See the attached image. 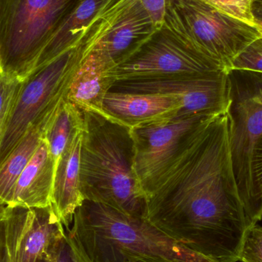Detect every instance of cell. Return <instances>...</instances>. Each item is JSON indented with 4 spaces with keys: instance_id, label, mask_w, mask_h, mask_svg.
Listing matches in <instances>:
<instances>
[{
    "instance_id": "cell-7",
    "label": "cell",
    "mask_w": 262,
    "mask_h": 262,
    "mask_svg": "<svg viewBox=\"0 0 262 262\" xmlns=\"http://www.w3.org/2000/svg\"><path fill=\"white\" fill-rule=\"evenodd\" d=\"M215 116L177 115L130 129L134 170L146 198L157 189Z\"/></svg>"
},
{
    "instance_id": "cell-12",
    "label": "cell",
    "mask_w": 262,
    "mask_h": 262,
    "mask_svg": "<svg viewBox=\"0 0 262 262\" xmlns=\"http://www.w3.org/2000/svg\"><path fill=\"white\" fill-rule=\"evenodd\" d=\"M55 172L53 158L42 137L38 149L17 180L5 208L33 209L50 206Z\"/></svg>"
},
{
    "instance_id": "cell-19",
    "label": "cell",
    "mask_w": 262,
    "mask_h": 262,
    "mask_svg": "<svg viewBox=\"0 0 262 262\" xmlns=\"http://www.w3.org/2000/svg\"><path fill=\"white\" fill-rule=\"evenodd\" d=\"M6 228V262H18V250L23 236L30 224L32 209L4 208L0 210Z\"/></svg>"
},
{
    "instance_id": "cell-14",
    "label": "cell",
    "mask_w": 262,
    "mask_h": 262,
    "mask_svg": "<svg viewBox=\"0 0 262 262\" xmlns=\"http://www.w3.org/2000/svg\"><path fill=\"white\" fill-rule=\"evenodd\" d=\"M114 66L97 54L82 55L72 77L66 100L82 112L102 115L103 101L115 80L110 72Z\"/></svg>"
},
{
    "instance_id": "cell-30",
    "label": "cell",
    "mask_w": 262,
    "mask_h": 262,
    "mask_svg": "<svg viewBox=\"0 0 262 262\" xmlns=\"http://www.w3.org/2000/svg\"><path fill=\"white\" fill-rule=\"evenodd\" d=\"M255 26L258 27V29H259L260 32H261L262 35V21H258V20H255Z\"/></svg>"
},
{
    "instance_id": "cell-4",
    "label": "cell",
    "mask_w": 262,
    "mask_h": 262,
    "mask_svg": "<svg viewBox=\"0 0 262 262\" xmlns=\"http://www.w3.org/2000/svg\"><path fill=\"white\" fill-rule=\"evenodd\" d=\"M79 0H0V52L3 72L21 81L35 69Z\"/></svg>"
},
{
    "instance_id": "cell-26",
    "label": "cell",
    "mask_w": 262,
    "mask_h": 262,
    "mask_svg": "<svg viewBox=\"0 0 262 262\" xmlns=\"http://www.w3.org/2000/svg\"><path fill=\"white\" fill-rule=\"evenodd\" d=\"M44 259L48 262H75L68 244L66 235L52 246Z\"/></svg>"
},
{
    "instance_id": "cell-2",
    "label": "cell",
    "mask_w": 262,
    "mask_h": 262,
    "mask_svg": "<svg viewBox=\"0 0 262 262\" xmlns=\"http://www.w3.org/2000/svg\"><path fill=\"white\" fill-rule=\"evenodd\" d=\"M66 231L76 262H114L124 253L180 262H217L166 236L145 219L84 200Z\"/></svg>"
},
{
    "instance_id": "cell-20",
    "label": "cell",
    "mask_w": 262,
    "mask_h": 262,
    "mask_svg": "<svg viewBox=\"0 0 262 262\" xmlns=\"http://www.w3.org/2000/svg\"><path fill=\"white\" fill-rule=\"evenodd\" d=\"M251 182L250 203L247 212L250 227L258 224L262 219V136L252 152Z\"/></svg>"
},
{
    "instance_id": "cell-33",
    "label": "cell",
    "mask_w": 262,
    "mask_h": 262,
    "mask_svg": "<svg viewBox=\"0 0 262 262\" xmlns=\"http://www.w3.org/2000/svg\"><path fill=\"white\" fill-rule=\"evenodd\" d=\"M75 262H76V261H75Z\"/></svg>"
},
{
    "instance_id": "cell-10",
    "label": "cell",
    "mask_w": 262,
    "mask_h": 262,
    "mask_svg": "<svg viewBox=\"0 0 262 262\" xmlns=\"http://www.w3.org/2000/svg\"><path fill=\"white\" fill-rule=\"evenodd\" d=\"M227 73L223 71L208 75L118 81L110 91L176 97L183 103L178 115H219L227 109Z\"/></svg>"
},
{
    "instance_id": "cell-16",
    "label": "cell",
    "mask_w": 262,
    "mask_h": 262,
    "mask_svg": "<svg viewBox=\"0 0 262 262\" xmlns=\"http://www.w3.org/2000/svg\"><path fill=\"white\" fill-rule=\"evenodd\" d=\"M66 235L52 206L32 209L30 224L18 250V262H41L52 246Z\"/></svg>"
},
{
    "instance_id": "cell-23",
    "label": "cell",
    "mask_w": 262,
    "mask_h": 262,
    "mask_svg": "<svg viewBox=\"0 0 262 262\" xmlns=\"http://www.w3.org/2000/svg\"><path fill=\"white\" fill-rule=\"evenodd\" d=\"M262 73V35L246 46L233 60L230 70Z\"/></svg>"
},
{
    "instance_id": "cell-5",
    "label": "cell",
    "mask_w": 262,
    "mask_h": 262,
    "mask_svg": "<svg viewBox=\"0 0 262 262\" xmlns=\"http://www.w3.org/2000/svg\"><path fill=\"white\" fill-rule=\"evenodd\" d=\"M164 23L227 72L235 57L262 35L255 25L225 15L201 0H166Z\"/></svg>"
},
{
    "instance_id": "cell-9",
    "label": "cell",
    "mask_w": 262,
    "mask_h": 262,
    "mask_svg": "<svg viewBox=\"0 0 262 262\" xmlns=\"http://www.w3.org/2000/svg\"><path fill=\"white\" fill-rule=\"evenodd\" d=\"M220 64L163 23L124 61L111 70L115 81L217 73Z\"/></svg>"
},
{
    "instance_id": "cell-22",
    "label": "cell",
    "mask_w": 262,
    "mask_h": 262,
    "mask_svg": "<svg viewBox=\"0 0 262 262\" xmlns=\"http://www.w3.org/2000/svg\"><path fill=\"white\" fill-rule=\"evenodd\" d=\"M219 12L251 25H255L252 14L253 0H201Z\"/></svg>"
},
{
    "instance_id": "cell-3",
    "label": "cell",
    "mask_w": 262,
    "mask_h": 262,
    "mask_svg": "<svg viewBox=\"0 0 262 262\" xmlns=\"http://www.w3.org/2000/svg\"><path fill=\"white\" fill-rule=\"evenodd\" d=\"M83 113L80 178L84 200L144 219L146 195L134 170L130 129L104 115Z\"/></svg>"
},
{
    "instance_id": "cell-11",
    "label": "cell",
    "mask_w": 262,
    "mask_h": 262,
    "mask_svg": "<svg viewBox=\"0 0 262 262\" xmlns=\"http://www.w3.org/2000/svg\"><path fill=\"white\" fill-rule=\"evenodd\" d=\"M182 107L181 100L169 95L109 91L103 101L102 115L132 129L174 118Z\"/></svg>"
},
{
    "instance_id": "cell-8",
    "label": "cell",
    "mask_w": 262,
    "mask_h": 262,
    "mask_svg": "<svg viewBox=\"0 0 262 262\" xmlns=\"http://www.w3.org/2000/svg\"><path fill=\"white\" fill-rule=\"evenodd\" d=\"M227 77L229 146L238 194L247 216L252 152L262 136V73L232 69Z\"/></svg>"
},
{
    "instance_id": "cell-13",
    "label": "cell",
    "mask_w": 262,
    "mask_h": 262,
    "mask_svg": "<svg viewBox=\"0 0 262 262\" xmlns=\"http://www.w3.org/2000/svg\"><path fill=\"white\" fill-rule=\"evenodd\" d=\"M82 133L70 140L55 168L51 206L64 229L70 227L75 212L84 200L80 178Z\"/></svg>"
},
{
    "instance_id": "cell-1",
    "label": "cell",
    "mask_w": 262,
    "mask_h": 262,
    "mask_svg": "<svg viewBox=\"0 0 262 262\" xmlns=\"http://www.w3.org/2000/svg\"><path fill=\"white\" fill-rule=\"evenodd\" d=\"M144 219L214 261H239L250 225L235 181L226 113L211 120L146 196Z\"/></svg>"
},
{
    "instance_id": "cell-17",
    "label": "cell",
    "mask_w": 262,
    "mask_h": 262,
    "mask_svg": "<svg viewBox=\"0 0 262 262\" xmlns=\"http://www.w3.org/2000/svg\"><path fill=\"white\" fill-rule=\"evenodd\" d=\"M84 113L66 99L42 121V137L47 142L55 168L74 136L84 130Z\"/></svg>"
},
{
    "instance_id": "cell-15",
    "label": "cell",
    "mask_w": 262,
    "mask_h": 262,
    "mask_svg": "<svg viewBox=\"0 0 262 262\" xmlns=\"http://www.w3.org/2000/svg\"><path fill=\"white\" fill-rule=\"evenodd\" d=\"M106 0H79L40 55L35 69L43 67L79 45L83 35Z\"/></svg>"
},
{
    "instance_id": "cell-25",
    "label": "cell",
    "mask_w": 262,
    "mask_h": 262,
    "mask_svg": "<svg viewBox=\"0 0 262 262\" xmlns=\"http://www.w3.org/2000/svg\"><path fill=\"white\" fill-rule=\"evenodd\" d=\"M140 3L150 17L156 30L160 29L164 23L166 0H140Z\"/></svg>"
},
{
    "instance_id": "cell-18",
    "label": "cell",
    "mask_w": 262,
    "mask_h": 262,
    "mask_svg": "<svg viewBox=\"0 0 262 262\" xmlns=\"http://www.w3.org/2000/svg\"><path fill=\"white\" fill-rule=\"evenodd\" d=\"M41 138L42 122H38L29 129L0 164V210L6 207L17 180L38 149Z\"/></svg>"
},
{
    "instance_id": "cell-32",
    "label": "cell",
    "mask_w": 262,
    "mask_h": 262,
    "mask_svg": "<svg viewBox=\"0 0 262 262\" xmlns=\"http://www.w3.org/2000/svg\"><path fill=\"white\" fill-rule=\"evenodd\" d=\"M41 262H48V261H46V259H44V260H43V261H41Z\"/></svg>"
},
{
    "instance_id": "cell-31",
    "label": "cell",
    "mask_w": 262,
    "mask_h": 262,
    "mask_svg": "<svg viewBox=\"0 0 262 262\" xmlns=\"http://www.w3.org/2000/svg\"><path fill=\"white\" fill-rule=\"evenodd\" d=\"M3 73V64H2L1 52H0V74Z\"/></svg>"
},
{
    "instance_id": "cell-27",
    "label": "cell",
    "mask_w": 262,
    "mask_h": 262,
    "mask_svg": "<svg viewBox=\"0 0 262 262\" xmlns=\"http://www.w3.org/2000/svg\"><path fill=\"white\" fill-rule=\"evenodd\" d=\"M114 262H180L151 255L124 253Z\"/></svg>"
},
{
    "instance_id": "cell-24",
    "label": "cell",
    "mask_w": 262,
    "mask_h": 262,
    "mask_svg": "<svg viewBox=\"0 0 262 262\" xmlns=\"http://www.w3.org/2000/svg\"><path fill=\"white\" fill-rule=\"evenodd\" d=\"M239 261L262 262V227L258 224L248 229Z\"/></svg>"
},
{
    "instance_id": "cell-6",
    "label": "cell",
    "mask_w": 262,
    "mask_h": 262,
    "mask_svg": "<svg viewBox=\"0 0 262 262\" xmlns=\"http://www.w3.org/2000/svg\"><path fill=\"white\" fill-rule=\"evenodd\" d=\"M81 58L78 45L21 81L0 145V164L33 124L47 118L66 99Z\"/></svg>"
},
{
    "instance_id": "cell-28",
    "label": "cell",
    "mask_w": 262,
    "mask_h": 262,
    "mask_svg": "<svg viewBox=\"0 0 262 262\" xmlns=\"http://www.w3.org/2000/svg\"><path fill=\"white\" fill-rule=\"evenodd\" d=\"M7 252H6V228L4 219L0 213V262H6Z\"/></svg>"
},
{
    "instance_id": "cell-21",
    "label": "cell",
    "mask_w": 262,
    "mask_h": 262,
    "mask_svg": "<svg viewBox=\"0 0 262 262\" xmlns=\"http://www.w3.org/2000/svg\"><path fill=\"white\" fill-rule=\"evenodd\" d=\"M21 81L16 74H0V145Z\"/></svg>"
},
{
    "instance_id": "cell-29",
    "label": "cell",
    "mask_w": 262,
    "mask_h": 262,
    "mask_svg": "<svg viewBox=\"0 0 262 262\" xmlns=\"http://www.w3.org/2000/svg\"><path fill=\"white\" fill-rule=\"evenodd\" d=\"M252 11L255 19L262 21V0H253Z\"/></svg>"
}]
</instances>
